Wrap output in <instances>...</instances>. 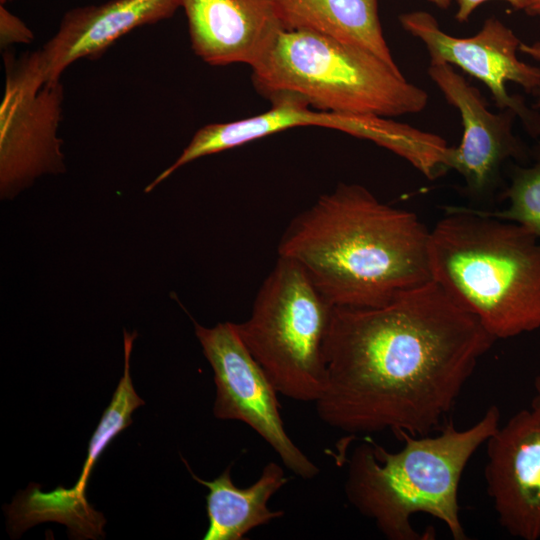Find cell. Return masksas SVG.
Masks as SVG:
<instances>
[{"label":"cell","mask_w":540,"mask_h":540,"mask_svg":"<svg viewBox=\"0 0 540 540\" xmlns=\"http://www.w3.org/2000/svg\"><path fill=\"white\" fill-rule=\"evenodd\" d=\"M496 339L434 280L376 307L334 306L319 418L355 438L441 430Z\"/></svg>","instance_id":"obj_1"},{"label":"cell","mask_w":540,"mask_h":540,"mask_svg":"<svg viewBox=\"0 0 540 540\" xmlns=\"http://www.w3.org/2000/svg\"><path fill=\"white\" fill-rule=\"evenodd\" d=\"M429 238L414 212L340 183L293 218L277 252L300 264L333 306L376 307L432 280Z\"/></svg>","instance_id":"obj_2"},{"label":"cell","mask_w":540,"mask_h":540,"mask_svg":"<svg viewBox=\"0 0 540 540\" xmlns=\"http://www.w3.org/2000/svg\"><path fill=\"white\" fill-rule=\"evenodd\" d=\"M499 425L500 410L491 405L467 429L451 420L435 435L402 433L398 439L404 445L397 452L367 437L347 460L346 497L389 540L433 539L434 534L420 533L411 524L419 513L440 520L454 540H466L459 484L472 456Z\"/></svg>","instance_id":"obj_3"},{"label":"cell","mask_w":540,"mask_h":540,"mask_svg":"<svg viewBox=\"0 0 540 540\" xmlns=\"http://www.w3.org/2000/svg\"><path fill=\"white\" fill-rule=\"evenodd\" d=\"M430 230L431 278L496 340L540 328V240L470 207H446Z\"/></svg>","instance_id":"obj_4"},{"label":"cell","mask_w":540,"mask_h":540,"mask_svg":"<svg viewBox=\"0 0 540 540\" xmlns=\"http://www.w3.org/2000/svg\"><path fill=\"white\" fill-rule=\"evenodd\" d=\"M251 69L255 89L270 102L290 96L319 111L385 118L419 113L428 103L399 67L307 30L281 29Z\"/></svg>","instance_id":"obj_5"},{"label":"cell","mask_w":540,"mask_h":540,"mask_svg":"<svg viewBox=\"0 0 540 540\" xmlns=\"http://www.w3.org/2000/svg\"><path fill=\"white\" fill-rule=\"evenodd\" d=\"M333 308L300 264L278 256L249 317L236 326L279 394L314 403L322 396L324 342Z\"/></svg>","instance_id":"obj_6"},{"label":"cell","mask_w":540,"mask_h":540,"mask_svg":"<svg viewBox=\"0 0 540 540\" xmlns=\"http://www.w3.org/2000/svg\"><path fill=\"white\" fill-rule=\"evenodd\" d=\"M6 80L0 105V195L13 198L37 178L65 170L58 128L64 91L45 83L38 50L19 59L5 54Z\"/></svg>","instance_id":"obj_7"},{"label":"cell","mask_w":540,"mask_h":540,"mask_svg":"<svg viewBox=\"0 0 540 540\" xmlns=\"http://www.w3.org/2000/svg\"><path fill=\"white\" fill-rule=\"evenodd\" d=\"M194 327L214 373V416L247 424L270 445L287 469L304 480L315 478L320 469L285 430L279 393L245 346L236 323H218L209 328L194 322Z\"/></svg>","instance_id":"obj_8"},{"label":"cell","mask_w":540,"mask_h":540,"mask_svg":"<svg viewBox=\"0 0 540 540\" xmlns=\"http://www.w3.org/2000/svg\"><path fill=\"white\" fill-rule=\"evenodd\" d=\"M399 22L425 45L430 62L448 63L481 81L499 110L514 111L529 135L540 136V113L506 88L512 82L534 94L540 84V67L519 59L522 41L510 27L492 16L475 35L457 37L444 32L432 14L420 10L401 14Z\"/></svg>","instance_id":"obj_9"},{"label":"cell","mask_w":540,"mask_h":540,"mask_svg":"<svg viewBox=\"0 0 540 540\" xmlns=\"http://www.w3.org/2000/svg\"><path fill=\"white\" fill-rule=\"evenodd\" d=\"M428 74L447 103L459 111L463 127L459 145L450 146L448 170L460 174L470 195L486 197L497 186L506 161L528 156L513 131L517 115L510 109L490 111L479 89L448 63L430 62Z\"/></svg>","instance_id":"obj_10"},{"label":"cell","mask_w":540,"mask_h":540,"mask_svg":"<svg viewBox=\"0 0 540 540\" xmlns=\"http://www.w3.org/2000/svg\"><path fill=\"white\" fill-rule=\"evenodd\" d=\"M486 490L500 526L540 540V405L531 403L487 439Z\"/></svg>","instance_id":"obj_11"},{"label":"cell","mask_w":540,"mask_h":540,"mask_svg":"<svg viewBox=\"0 0 540 540\" xmlns=\"http://www.w3.org/2000/svg\"><path fill=\"white\" fill-rule=\"evenodd\" d=\"M181 0H110L71 9L38 50L45 83L60 81L74 62L99 57L116 40L143 25L170 18Z\"/></svg>","instance_id":"obj_12"},{"label":"cell","mask_w":540,"mask_h":540,"mask_svg":"<svg viewBox=\"0 0 540 540\" xmlns=\"http://www.w3.org/2000/svg\"><path fill=\"white\" fill-rule=\"evenodd\" d=\"M194 53L211 66L250 67L284 29L275 0H181Z\"/></svg>","instance_id":"obj_13"},{"label":"cell","mask_w":540,"mask_h":540,"mask_svg":"<svg viewBox=\"0 0 540 540\" xmlns=\"http://www.w3.org/2000/svg\"><path fill=\"white\" fill-rule=\"evenodd\" d=\"M271 104L269 110L258 115L201 127L178 158L145 188V192L152 191L176 170L194 160L291 128L319 126L370 140L377 126L376 116L319 111L295 97H279L272 100Z\"/></svg>","instance_id":"obj_14"},{"label":"cell","mask_w":540,"mask_h":540,"mask_svg":"<svg viewBox=\"0 0 540 540\" xmlns=\"http://www.w3.org/2000/svg\"><path fill=\"white\" fill-rule=\"evenodd\" d=\"M184 462L193 479L209 490L206 496L209 524L204 540H242L251 530L284 515L282 510L268 507L269 500L289 480L276 462H268L257 481L245 488L234 485L231 465L207 481L195 475Z\"/></svg>","instance_id":"obj_15"},{"label":"cell","mask_w":540,"mask_h":540,"mask_svg":"<svg viewBox=\"0 0 540 540\" xmlns=\"http://www.w3.org/2000/svg\"><path fill=\"white\" fill-rule=\"evenodd\" d=\"M275 4L284 29L316 32L398 67L384 38L378 0H275Z\"/></svg>","instance_id":"obj_16"},{"label":"cell","mask_w":540,"mask_h":540,"mask_svg":"<svg viewBox=\"0 0 540 540\" xmlns=\"http://www.w3.org/2000/svg\"><path fill=\"white\" fill-rule=\"evenodd\" d=\"M137 333L124 330V373L113 394L109 406L104 411L98 426L89 441L87 456L77 483L71 489H66L67 495L80 505H88L85 490L90 474L97 459L109 446L113 439L132 423V413L144 405L137 395L130 376V356L133 341Z\"/></svg>","instance_id":"obj_17"},{"label":"cell","mask_w":540,"mask_h":540,"mask_svg":"<svg viewBox=\"0 0 540 540\" xmlns=\"http://www.w3.org/2000/svg\"><path fill=\"white\" fill-rule=\"evenodd\" d=\"M528 165H515L510 183L502 194L505 209L487 214L525 227L540 240V142L532 151Z\"/></svg>","instance_id":"obj_18"},{"label":"cell","mask_w":540,"mask_h":540,"mask_svg":"<svg viewBox=\"0 0 540 540\" xmlns=\"http://www.w3.org/2000/svg\"><path fill=\"white\" fill-rule=\"evenodd\" d=\"M34 40L30 28L16 15L0 4V46L3 49L14 44H29Z\"/></svg>","instance_id":"obj_19"},{"label":"cell","mask_w":540,"mask_h":540,"mask_svg":"<svg viewBox=\"0 0 540 540\" xmlns=\"http://www.w3.org/2000/svg\"><path fill=\"white\" fill-rule=\"evenodd\" d=\"M457 3V11L455 13V19L460 22H467L473 12L481 6L483 3L490 0H455ZM509 3L513 8L517 10L526 11L532 0H501Z\"/></svg>","instance_id":"obj_20"},{"label":"cell","mask_w":540,"mask_h":540,"mask_svg":"<svg viewBox=\"0 0 540 540\" xmlns=\"http://www.w3.org/2000/svg\"><path fill=\"white\" fill-rule=\"evenodd\" d=\"M519 51L530 57L531 59L540 62V41H534L532 43L521 42L519 46ZM536 101L535 106L533 107L540 113V84L534 92Z\"/></svg>","instance_id":"obj_21"},{"label":"cell","mask_w":540,"mask_h":540,"mask_svg":"<svg viewBox=\"0 0 540 540\" xmlns=\"http://www.w3.org/2000/svg\"><path fill=\"white\" fill-rule=\"evenodd\" d=\"M528 15L540 18V0H532L531 4L525 11Z\"/></svg>","instance_id":"obj_22"},{"label":"cell","mask_w":540,"mask_h":540,"mask_svg":"<svg viewBox=\"0 0 540 540\" xmlns=\"http://www.w3.org/2000/svg\"><path fill=\"white\" fill-rule=\"evenodd\" d=\"M533 387L535 394L531 403L540 405V373L535 377Z\"/></svg>","instance_id":"obj_23"},{"label":"cell","mask_w":540,"mask_h":540,"mask_svg":"<svg viewBox=\"0 0 540 540\" xmlns=\"http://www.w3.org/2000/svg\"><path fill=\"white\" fill-rule=\"evenodd\" d=\"M428 1L442 9H447L451 5V2H452V0H428Z\"/></svg>","instance_id":"obj_24"},{"label":"cell","mask_w":540,"mask_h":540,"mask_svg":"<svg viewBox=\"0 0 540 540\" xmlns=\"http://www.w3.org/2000/svg\"><path fill=\"white\" fill-rule=\"evenodd\" d=\"M8 0H0V4H5Z\"/></svg>","instance_id":"obj_25"}]
</instances>
